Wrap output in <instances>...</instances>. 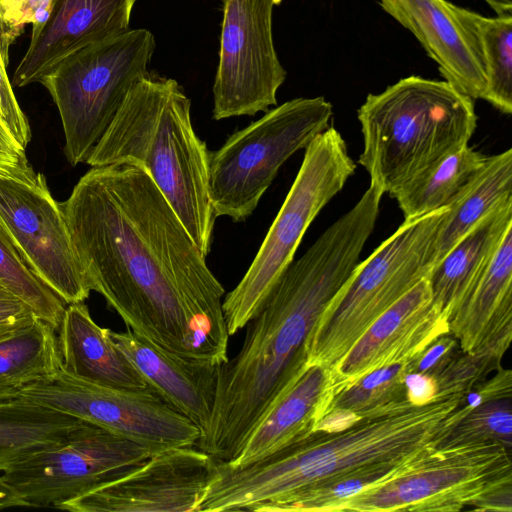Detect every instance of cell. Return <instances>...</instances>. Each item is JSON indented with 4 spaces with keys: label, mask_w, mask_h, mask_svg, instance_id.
<instances>
[{
    "label": "cell",
    "mask_w": 512,
    "mask_h": 512,
    "mask_svg": "<svg viewBox=\"0 0 512 512\" xmlns=\"http://www.w3.org/2000/svg\"><path fill=\"white\" fill-rule=\"evenodd\" d=\"M0 285L58 330L67 304L27 267L1 224Z\"/></svg>",
    "instance_id": "obj_32"
},
{
    "label": "cell",
    "mask_w": 512,
    "mask_h": 512,
    "mask_svg": "<svg viewBox=\"0 0 512 512\" xmlns=\"http://www.w3.org/2000/svg\"><path fill=\"white\" fill-rule=\"evenodd\" d=\"M356 164L334 127L318 134L304 158L286 198L243 278L223 299L229 336L260 312L294 255L310 224L354 174Z\"/></svg>",
    "instance_id": "obj_7"
},
{
    "label": "cell",
    "mask_w": 512,
    "mask_h": 512,
    "mask_svg": "<svg viewBox=\"0 0 512 512\" xmlns=\"http://www.w3.org/2000/svg\"><path fill=\"white\" fill-rule=\"evenodd\" d=\"M447 333L449 319L433 304L425 277L383 312L330 369L329 400L372 370L416 357Z\"/></svg>",
    "instance_id": "obj_16"
},
{
    "label": "cell",
    "mask_w": 512,
    "mask_h": 512,
    "mask_svg": "<svg viewBox=\"0 0 512 512\" xmlns=\"http://www.w3.org/2000/svg\"><path fill=\"white\" fill-rule=\"evenodd\" d=\"M8 53L4 50L0 34V118L15 138L26 149L32 133L29 122L20 108L6 72Z\"/></svg>",
    "instance_id": "obj_35"
},
{
    "label": "cell",
    "mask_w": 512,
    "mask_h": 512,
    "mask_svg": "<svg viewBox=\"0 0 512 512\" xmlns=\"http://www.w3.org/2000/svg\"><path fill=\"white\" fill-rule=\"evenodd\" d=\"M36 317L24 302L0 285V340L29 325Z\"/></svg>",
    "instance_id": "obj_38"
},
{
    "label": "cell",
    "mask_w": 512,
    "mask_h": 512,
    "mask_svg": "<svg viewBox=\"0 0 512 512\" xmlns=\"http://www.w3.org/2000/svg\"><path fill=\"white\" fill-rule=\"evenodd\" d=\"M512 340V330L484 341L472 351L459 350L434 377L437 398L464 397L474 386L501 368V361Z\"/></svg>",
    "instance_id": "obj_33"
},
{
    "label": "cell",
    "mask_w": 512,
    "mask_h": 512,
    "mask_svg": "<svg viewBox=\"0 0 512 512\" xmlns=\"http://www.w3.org/2000/svg\"><path fill=\"white\" fill-rule=\"evenodd\" d=\"M34 401L138 442L155 452L196 446L201 432L151 387L118 388L79 379L62 368L55 379L24 388Z\"/></svg>",
    "instance_id": "obj_12"
},
{
    "label": "cell",
    "mask_w": 512,
    "mask_h": 512,
    "mask_svg": "<svg viewBox=\"0 0 512 512\" xmlns=\"http://www.w3.org/2000/svg\"><path fill=\"white\" fill-rule=\"evenodd\" d=\"M0 224L27 267L67 305L89 297L61 202L42 173L33 184L0 176Z\"/></svg>",
    "instance_id": "obj_14"
},
{
    "label": "cell",
    "mask_w": 512,
    "mask_h": 512,
    "mask_svg": "<svg viewBox=\"0 0 512 512\" xmlns=\"http://www.w3.org/2000/svg\"><path fill=\"white\" fill-rule=\"evenodd\" d=\"M218 460L196 446L152 454L140 465L63 503L73 512H199Z\"/></svg>",
    "instance_id": "obj_15"
},
{
    "label": "cell",
    "mask_w": 512,
    "mask_h": 512,
    "mask_svg": "<svg viewBox=\"0 0 512 512\" xmlns=\"http://www.w3.org/2000/svg\"><path fill=\"white\" fill-rule=\"evenodd\" d=\"M474 31L484 63V100L504 114L512 112V15L484 17L458 7Z\"/></svg>",
    "instance_id": "obj_31"
},
{
    "label": "cell",
    "mask_w": 512,
    "mask_h": 512,
    "mask_svg": "<svg viewBox=\"0 0 512 512\" xmlns=\"http://www.w3.org/2000/svg\"><path fill=\"white\" fill-rule=\"evenodd\" d=\"M112 338L147 385L204 435L215 404L219 365L181 358L129 328L112 331Z\"/></svg>",
    "instance_id": "obj_19"
},
{
    "label": "cell",
    "mask_w": 512,
    "mask_h": 512,
    "mask_svg": "<svg viewBox=\"0 0 512 512\" xmlns=\"http://www.w3.org/2000/svg\"><path fill=\"white\" fill-rule=\"evenodd\" d=\"M497 16L512 15V0H484Z\"/></svg>",
    "instance_id": "obj_42"
},
{
    "label": "cell",
    "mask_w": 512,
    "mask_h": 512,
    "mask_svg": "<svg viewBox=\"0 0 512 512\" xmlns=\"http://www.w3.org/2000/svg\"><path fill=\"white\" fill-rule=\"evenodd\" d=\"M61 368L57 331L36 317L0 340V401L17 398L34 383L52 381Z\"/></svg>",
    "instance_id": "obj_28"
},
{
    "label": "cell",
    "mask_w": 512,
    "mask_h": 512,
    "mask_svg": "<svg viewBox=\"0 0 512 512\" xmlns=\"http://www.w3.org/2000/svg\"><path fill=\"white\" fill-rule=\"evenodd\" d=\"M447 208L405 219L353 273L316 323L307 366L332 369L363 332L429 272L433 244Z\"/></svg>",
    "instance_id": "obj_6"
},
{
    "label": "cell",
    "mask_w": 512,
    "mask_h": 512,
    "mask_svg": "<svg viewBox=\"0 0 512 512\" xmlns=\"http://www.w3.org/2000/svg\"><path fill=\"white\" fill-rule=\"evenodd\" d=\"M10 507H28V504L0 475V509Z\"/></svg>",
    "instance_id": "obj_41"
},
{
    "label": "cell",
    "mask_w": 512,
    "mask_h": 512,
    "mask_svg": "<svg viewBox=\"0 0 512 512\" xmlns=\"http://www.w3.org/2000/svg\"><path fill=\"white\" fill-rule=\"evenodd\" d=\"M61 206L91 290L129 329L184 359L228 360L224 287L143 169L91 167Z\"/></svg>",
    "instance_id": "obj_1"
},
{
    "label": "cell",
    "mask_w": 512,
    "mask_h": 512,
    "mask_svg": "<svg viewBox=\"0 0 512 512\" xmlns=\"http://www.w3.org/2000/svg\"><path fill=\"white\" fill-rule=\"evenodd\" d=\"M53 0H0V34L4 50L32 25L31 36L36 35L50 16Z\"/></svg>",
    "instance_id": "obj_34"
},
{
    "label": "cell",
    "mask_w": 512,
    "mask_h": 512,
    "mask_svg": "<svg viewBox=\"0 0 512 512\" xmlns=\"http://www.w3.org/2000/svg\"><path fill=\"white\" fill-rule=\"evenodd\" d=\"M358 163L391 197L432 164L468 144L477 126L474 100L445 80L409 76L369 94L357 112Z\"/></svg>",
    "instance_id": "obj_5"
},
{
    "label": "cell",
    "mask_w": 512,
    "mask_h": 512,
    "mask_svg": "<svg viewBox=\"0 0 512 512\" xmlns=\"http://www.w3.org/2000/svg\"><path fill=\"white\" fill-rule=\"evenodd\" d=\"M487 156L468 144L441 158L400 187L396 199L404 219L447 208L477 175Z\"/></svg>",
    "instance_id": "obj_29"
},
{
    "label": "cell",
    "mask_w": 512,
    "mask_h": 512,
    "mask_svg": "<svg viewBox=\"0 0 512 512\" xmlns=\"http://www.w3.org/2000/svg\"><path fill=\"white\" fill-rule=\"evenodd\" d=\"M512 199V149L487 156L471 182L447 207L429 260L430 269L479 221Z\"/></svg>",
    "instance_id": "obj_24"
},
{
    "label": "cell",
    "mask_w": 512,
    "mask_h": 512,
    "mask_svg": "<svg viewBox=\"0 0 512 512\" xmlns=\"http://www.w3.org/2000/svg\"><path fill=\"white\" fill-rule=\"evenodd\" d=\"M155 47L150 31L127 30L70 54L41 78L58 108L72 166L86 163L129 90L149 74Z\"/></svg>",
    "instance_id": "obj_8"
},
{
    "label": "cell",
    "mask_w": 512,
    "mask_h": 512,
    "mask_svg": "<svg viewBox=\"0 0 512 512\" xmlns=\"http://www.w3.org/2000/svg\"><path fill=\"white\" fill-rule=\"evenodd\" d=\"M209 152L193 128L191 101L182 87L147 74L129 90L86 163L143 169L207 256L216 220L208 191Z\"/></svg>",
    "instance_id": "obj_4"
},
{
    "label": "cell",
    "mask_w": 512,
    "mask_h": 512,
    "mask_svg": "<svg viewBox=\"0 0 512 512\" xmlns=\"http://www.w3.org/2000/svg\"><path fill=\"white\" fill-rule=\"evenodd\" d=\"M433 447V443L405 459L375 464L308 486L284 499L262 506L258 512L337 511L346 499L379 485L413 467Z\"/></svg>",
    "instance_id": "obj_30"
},
{
    "label": "cell",
    "mask_w": 512,
    "mask_h": 512,
    "mask_svg": "<svg viewBox=\"0 0 512 512\" xmlns=\"http://www.w3.org/2000/svg\"><path fill=\"white\" fill-rule=\"evenodd\" d=\"M379 207L361 197L287 267L260 312L246 325L238 354L218 366L207 432L196 445L229 461L267 410L307 367L310 335L360 262Z\"/></svg>",
    "instance_id": "obj_2"
},
{
    "label": "cell",
    "mask_w": 512,
    "mask_h": 512,
    "mask_svg": "<svg viewBox=\"0 0 512 512\" xmlns=\"http://www.w3.org/2000/svg\"><path fill=\"white\" fill-rule=\"evenodd\" d=\"M511 467V451L497 443L433 447L413 467L346 499L337 511H460L512 476Z\"/></svg>",
    "instance_id": "obj_10"
},
{
    "label": "cell",
    "mask_w": 512,
    "mask_h": 512,
    "mask_svg": "<svg viewBox=\"0 0 512 512\" xmlns=\"http://www.w3.org/2000/svg\"><path fill=\"white\" fill-rule=\"evenodd\" d=\"M136 0H53L49 18L31 36L13 75L24 87L39 82L70 54L128 30Z\"/></svg>",
    "instance_id": "obj_18"
},
{
    "label": "cell",
    "mask_w": 512,
    "mask_h": 512,
    "mask_svg": "<svg viewBox=\"0 0 512 512\" xmlns=\"http://www.w3.org/2000/svg\"><path fill=\"white\" fill-rule=\"evenodd\" d=\"M324 97L295 98L269 109L209 152L208 191L216 218L243 222L254 212L281 166L329 127Z\"/></svg>",
    "instance_id": "obj_9"
},
{
    "label": "cell",
    "mask_w": 512,
    "mask_h": 512,
    "mask_svg": "<svg viewBox=\"0 0 512 512\" xmlns=\"http://www.w3.org/2000/svg\"><path fill=\"white\" fill-rule=\"evenodd\" d=\"M410 360L372 370L336 393L328 401L315 432H338L362 418L413 406L406 399L405 389Z\"/></svg>",
    "instance_id": "obj_26"
},
{
    "label": "cell",
    "mask_w": 512,
    "mask_h": 512,
    "mask_svg": "<svg viewBox=\"0 0 512 512\" xmlns=\"http://www.w3.org/2000/svg\"><path fill=\"white\" fill-rule=\"evenodd\" d=\"M463 352L512 330V227L449 321Z\"/></svg>",
    "instance_id": "obj_22"
},
{
    "label": "cell",
    "mask_w": 512,
    "mask_h": 512,
    "mask_svg": "<svg viewBox=\"0 0 512 512\" xmlns=\"http://www.w3.org/2000/svg\"><path fill=\"white\" fill-rule=\"evenodd\" d=\"M219 62L213 84L214 120L254 116L277 104L286 78L272 37L281 0H221Z\"/></svg>",
    "instance_id": "obj_13"
},
{
    "label": "cell",
    "mask_w": 512,
    "mask_h": 512,
    "mask_svg": "<svg viewBox=\"0 0 512 512\" xmlns=\"http://www.w3.org/2000/svg\"><path fill=\"white\" fill-rule=\"evenodd\" d=\"M330 370L308 365L274 402L246 438L236 457L223 461L242 468L310 437L329 400Z\"/></svg>",
    "instance_id": "obj_20"
},
{
    "label": "cell",
    "mask_w": 512,
    "mask_h": 512,
    "mask_svg": "<svg viewBox=\"0 0 512 512\" xmlns=\"http://www.w3.org/2000/svg\"><path fill=\"white\" fill-rule=\"evenodd\" d=\"M61 367L82 380L100 385L144 389L148 385L127 355L100 327L84 302L68 304L57 330Z\"/></svg>",
    "instance_id": "obj_21"
},
{
    "label": "cell",
    "mask_w": 512,
    "mask_h": 512,
    "mask_svg": "<svg viewBox=\"0 0 512 512\" xmlns=\"http://www.w3.org/2000/svg\"><path fill=\"white\" fill-rule=\"evenodd\" d=\"M0 176L12 178L27 184L37 181L36 173L29 163L25 148L12 136L0 118Z\"/></svg>",
    "instance_id": "obj_36"
},
{
    "label": "cell",
    "mask_w": 512,
    "mask_h": 512,
    "mask_svg": "<svg viewBox=\"0 0 512 512\" xmlns=\"http://www.w3.org/2000/svg\"><path fill=\"white\" fill-rule=\"evenodd\" d=\"M379 4L417 38L445 81L473 100L484 98L480 45L458 6L446 0H379Z\"/></svg>",
    "instance_id": "obj_17"
},
{
    "label": "cell",
    "mask_w": 512,
    "mask_h": 512,
    "mask_svg": "<svg viewBox=\"0 0 512 512\" xmlns=\"http://www.w3.org/2000/svg\"><path fill=\"white\" fill-rule=\"evenodd\" d=\"M512 227V199L479 221L428 272L432 302L449 319Z\"/></svg>",
    "instance_id": "obj_23"
},
{
    "label": "cell",
    "mask_w": 512,
    "mask_h": 512,
    "mask_svg": "<svg viewBox=\"0 0 512 512\" xmlns=\"http://www.w3.org/2000/svg\"><path fill=\"white\" fill-rule=\"evenodd\" d=\"M463 397L362 418L334 433L310 437L242 468L218 461V474L199 512L253 511L308 486L367 466L407 458L433 440Z\"/></svg>",
    "instance_id": "obj_3"
},
{
    "label": "cell",
    "mask_w": 512,
    "mask_h": 512,
    "mask_svg": "<svg viewBox=\"0 0 512 512\" xmlns=\"http://www.w3.org/2000/svg\"><path fill=\"white\" fill-rule=\"evenodd\" d=\"M405 389L406 399L413 406H424L438 400L436 382L431 375L409 370L405 376Z\"/></svg>",
    "instance_id": "obj_40"
},
{
    "label": "cell",
    "mask_w": 512,
    "mask_h": 512,
    "mask_svg": "<svg viewBox=\"0 0 512 512\" xmlns=\"http://www.w3.org/2000/svg\"><path fill=\"white\" fill-rule=\"evenodd\" d=\"M154 453L127 437L85 422L66 440L20 460L1 476L28 507L59 508Z\"/></svg>",
    "instance_id": "obj_11"
},
{
    "label": "cell",
    "mask_w": 512,
    "mask_h": 512,
    "mask_svg": "<svg viewBox=\"0 0 512 512\" xmlns=\"http://www.w3.org/2000/svg\"><path fill=\"white\" fill-rule=\"evenodd\" d=\"M434 448L497 443L512 448V390L480 383L450 414L433 440Z\"/></svg>",
    "instance_id": "obj_27"
},
{
    "label": "cell",
    "mask_w": 512,
    "mask_h": 512,
    "mask_svg": "<svg viewBox=\"0 0 512 512\" xmlns=\"http://www.w3.org/2000/svg\"><path fill=\"white\" fill-rule=\"evenodd\" d=\"M85 422L21 397L0 401V475L31 454L66 440Z\"/></svg>",
    "instance_id": "obj_25"
},
{
    "label": "cell",
    "mask_w": 512,
    "mask_h": 512,
    "mask_svg": "<svg viewBox=\"0 0 512 512\" xmlns=\"http://www.w3.org/2000/svg\"><path fill=\"white\" fill-rule=\"evenodd\" d=\"M459 350V343L451 333L441 335L410 360V371L435 377Z\"/></svg>",
    "instance_id": "obj_37"
},
{
    "label": "cell",
    "mask_w": 512,
    "mask_h": 512,
    "mask_svg": "<svg viewBox=\"0 0 512 512\" xmlns=\"http://www.w3.org/2000/svg\"><path fill=\"white\" fill-rule=\"evenodd\" d=\"M475 511H512V476L506 477L487 488L469 505Z\"/></svg>",
    "instance_id": "obj_39"
}]
</instances>
